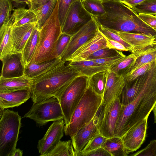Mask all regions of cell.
<instances>
[{"mask_svg":"<svg viewBox=\"0 0 156 156\" xmlns=\"http://www.w3.org/2000/svg\"><path fill=\"white\" fill-rule=\"evenodd\" d=\"M58 9L57 1L51 16L40 29L37 48L30 63H38L58 57L56 45L62 33Z\"/></svg>","mask_w":156,"mask_h":156,"instance_id":"cell-3","label":"cell"},{"mask_svg":"<svg viewBox=\"0 0 156 156\" xmlns=\"http://www.w3.org/2000/svg\"><path fill=\"white\" fill-rule=\"evenodd\" d=\"M152 111L154 113V122L156 124V103L154 106Z\"/></svg>","mask_w":156,"mask_h":156,"instance_id":"cell-51","label":"cell"},{"mask_svg":"<svg viewBox=\"0 0 156 156\" xmlns=\"http://www.w3.org/2000/svg\"><path fill=\"white\" fill-rule=\"evenodd\" d=\"M71 36L65 33H61L57 41L56 50L58 57H60L68 45Z\"/></svg>","mask_w":156,"mask_h":156,"instance_id":"cell-40","label":"cell"},{"mask_svg":"<svg viewBox=\"0 0 156 156\" xmlns=\"http://www.w3.org/2000/svg\"><path fill=\"white\" fill-rule=\"evenodd\" d=\"M126 56L123 53L119 55L104 58L93 60L97 64L107 66L109 68L113 64L118 62Z\"/></svg>","mask_w":156,"mask_h":156,"instance_id":"cell-43","label":"cell"},{"mask_svg":"<svg viewBox=\"0 0 156 156\" xmlns=\"http://www.w3.org/2000/svg\"><path fill=\"white\" fill-rule=\"evenodd\" d=\"M77 0H57L58 3V15L61 28L64 23L70 6Z\"/></svg>","mask_w":156,"mask_h":156,"instance_id":"cell-38","label":"cell"},{"mask_svg":"<svg viewBox=\"0 0 156 156\" xmlns=\"http://www.w3.org/2000/svg\"><path fill=\"white\" fill-rule=\"evenodd\" d=\"M60 57L38 63H30L25 65L24 75L33 80L62 61Z\"/></svg>","mask_w":156,"mask_h":156,"instance_id":"cell-23","label":"cell"},{"mask_svg":"<svg viewBox=\"0 0 156 156\" xmlns=\"http://www.w3.org/2000/svg\"><path fill=\"white\" fill-rule=\"evenodd\" d=\"M89 77H76L62 92L55 97L62 110L65 126L69 124L73 114L89 86Z\"/></svg>","mask_w":156,"mask_h":156,"instance_id":"cell-6","label":"cell"},{"mask_svg":"<svg viewBox=\"0 0 156 156\" xmlns=\"http://www.w3.org/2000/svg\"><path fill=\"white\" fill-rule=\"evenodd\" d=\"M101 147L112 156H127L129 153L125 148L121 138L119 137L107 138Z\"/></svg>","mask_w":156,"mask_h":156,"instance_id":"cell-27","label":"cell"},{"mask_svg":"<svg viewBox=\"0 0 156 156\" xmlns=\"http://www.w3.org/2000/svg\"><path fill=\"white\" fill-rule=\"evenodd\" d=\"M110 30L117 34L124 41L132 47L131 53L156 42V38L151 35Z\"/></svg>","mask_w":156,"mask_h":156,"instance_id":"cell-19","label":"cell"},{"mask_svg":"<svg viewBox=\"0 0 156 156\" xmlns=\"http://www.w3.org/2000/svg\"><path fill=\"white\" fill-rule=\"evenodd\" d=\"M69 61V65L78 72L80 75L89 77L98 72L109 69L107 66L97 64L93 60Z\"/></svg>","mask_w":156,"mask_h":156,"instance_id":"cell-25","label":"cell"},{"mask_svg":"<svg viewBox=\"0 0 156 156\" xmlns=\"http://www.w3.org/2000/svg\"><path fill=\"white\" fill-rule=\"evenodd\" d=\"M85 10L92 16L96 18L101 16L106 13L102 4L103 0H81Z\"/></svg>","mask_w":156,"mask_h":156,"instance_id":"cell-32","label":"cell"},{"mask_svg":"<svg viewBox=\"0 0 156 156\" xmlns=\"http://www.w3.org/2000/svg\"><path fill=\"white\" fill-rule=\"evenodd\" d=\"M99 113V109L92 119L71 138L75 153L82 151L91 140L99 133L98 127Z\"/></svg>","mask_w":156,"mask_h":156,"instance_id":"cell-12","label":"cell"},{"mask_svg":"<svg viewBox=\"0 0 156 156\" xmlns=\"http://www.w3.org/2000/svg\"><path fill=\"white\" fill-rule=\"evenodd\" d=\"M65 125L64 119L54 122L44 136L38 140L37 148L40 156H45L64 136Z\"/></svg>","mask_w":156,"mask_h":156,"instance_id":"cell-11","label":"cell"},{"mask_svg":"<svg viewBox=\"0 0 156 156\" xmlns=\"http://www.w3.org/2000/svg\"><path fill=\"white\" fill-rule=\"evenodd\" d=\"M135 12L156 15V0H145L131 8Z\"/></svg>","mask_w":156,"mask_h":156,"instance_id":"cell-35","label":"cell"},{"mask_svg":"<svg viewBox=\"0 0 156 156\" xmlns=\"http://www.w3.org/2000/svg\"><path fill=\"white\" fill-rule=\"evenodd\" d=\"M109 69L98 72L89 77V85L97 94L103 96Z\"/></svg>","mask_w":156,"mask_h":156,"instance_id":"cell-29","label":"cell"},{"mask_svg":"<svg viewBox=\"0 0 156 156\" xmlns=\"http://www.w3.org/2000/svg\"><path fill=\"white\" fill-rule=\"evenodd\" d=\"M83 7L81 0L71 4L67 11L62 32L73 36L92 19Z\"/></svg>","mask_w":156,"mask_h":156,"instance_id":"cell-8","label":"cell"},{"mask_svg":"<svg viewBox=\"0 0 156 156\" xmlns=\"http://www.w3.org/2000/svg\"><path fill=\"white\" fill-rule=\"evenodd\" d=\"M11 16L13 20V27L37 22L35 14L29 9L24 7H19L14 9Z\"/></svg>","mask_w":156,"mask_h":156,"instance_id":"cell-28","label":"cell"},{"mask_svg":"<svg viewBox=\"0 0 156 156\" xmlns=\"http://www.w3.org/2000/svg\"><path fill=\"white\" fill-rule=\"evenodd\" d=\"M21 118L18 112L9 109L0 111V156H11L16 149Z\"/></svg>","mask_w":156,"mask_h":156,"instance_id":"cell-5","label":"cell"},{"mask_svg":"<svg viewBox=\"0 0 156 156\" xmlns=\"http://www.w3.org/2000/svg\"><path fill=\"white\" fill-rule=\"evenodd\" d=\"M57 0H50L42 6L32 11L36 15L37 27L40 29L53 12Z\"/></svg>","mask_w":156,"mask_h":156,"instance_id":"cell-30","label":"cell"},{"mask_svg":"<svg viewBox=\"0 0 156 156\" xmlns=\"http://www.w3.org/2000/svg\"><path fill=\"white\" fill-rule=\"evenodd\" d=\"M75 156H112L105 149L101 147L85 152L75 153Z\"/></svg>","mask_w":156,"mask_h":156,"instance_id":"cell-44","label":"cell"},{"mask_svg":"<svg viewBox=\"0 0 156 156\" xmlns=\"http://www.w3.org/2000/svg\"><path fill=\"white\" fill-rule=\"evenodd\" d=\"M144 0H124L122 3L131 9Z\"/></svg>","mask_w":156,"mask_h":156,"instance_id":"cell-48","label":"cell"},{"mask_svg":"<svg viewBox=\"0 0 156 156\" xmlns=\"http://www.w3.org/2000/svg\"><path fill=\"white\" fill-rule=\"evenodd\" d=\"M107 139L99 133L91 140L82 151L80 152H85L101 147Z\"/></svg>","mask_w":156,"mask_h":156,"instance_id":"cell-41","label":"cell"},{"mask_svg":"<svg viewBox=\"0 0 156 156\" xmlns=\"http://www.w3.org/2000/svg\"><path fill=\"white\" fill-rule=\"evenodd\" d=\"M28 1L29 2V3L30 4V1L31 0H28Z\"/></svg>","mask_w":156,"mask_h":156,"instance_id":"cell-53","label":"cell"},{"mask_svg":"<svg viewBox=\"0 0 156 156\" xmlns=\"http://www.w3.org/2000/svg\"><path fill=\"white\" fill-rule=\"evenodd\" d=\"M75 153L71 140H60L45 156H75Z\"/></svg>","mask_w":156,"mask_h":156,"instance_id":"cell-31","label":"cell"},{"mask_svg":"<svg viewBox=\"0 0 156 156\" xmlns=\"http://www.w3.org/2000/svg\"><path fill=\"white\" fill-rule=\"evenodd\" d=\"M156 61L142 65L132 73L126 75L124 76L125 80L127 81H131L143 75L151 68Z\"/></svg>","mask_w":156,"mask_h":156,"instance_id":"cell-39","label":"cell"},{"mask_svg":"<svg viewBox=\"0 0 156 156\" xmlns=\"http://www.w3.org/2000/svg\"><path fill=\"white\" fill-rule=\"evenodd\" d=\"M106 47L105 37L98 28L95 35L77 49L67 61H83L95 51Z\"/></svg>","mask_w":156,"mask_h":156,"instance_id":"cell-14","label":"cell"},{"mask_svg":"<svg viewBox=\"0 0 156 156\" xmlns=\"http://www.w3.org/2000/svg\"><path fill=\"white\" fill-rule=\"evenodd\" d=\"M23 118H30L39 126H43L51 121L63 119V116L58 100L53 97L33 103Z\"/></svg>","mask_w":156,"mask_h":156,"instance_id":"cell-7","label":"cell"},{"mask_svg":"<svg viewBox=\"0 0 156 156\" xmlns=\"http://www.w3.org/2000/svg\"><path fill=\"white\" fill-rule=\"evenodd\" d=\"M13 23V20L11 16L7 23L0 27V59L12 52L11 31Z\"/></svg>","mask_w":156,"mask_h":156,"instance_id":"cell-24","label":"cell"},{"mask_svg":"<svg viewBox=\"0 0 156 156\" xmlns=\"http://www.w3.org/2000/svg\"><path fill=\"white\" fill-rule=\"evenodd\" d=\"M40 29L37 26L33 31L22 52L25 65L29 64L34 54L39 38Z\"/></svg>","mask_w":156,"mask_h":156,"instance_id":"cell-26","label":"cell"},{"mask_svg":"<svg viewBox=\"0 0 156 156\" xmlns=\"http://www.w3.org/2000/svg\"><path fill=\"white\" fill-rule=\"evenodd\" d=\"M0 60L2 62L1 76L9 78L24 75L25 65L22 52L12 53Z\"/></svg>","mask_w":156,"mask_h":156,"instance_id":"cell-15","label":"cell"},{"mask_svg":"<svg viewBox=\"0 0 156 156\" xmlns=\"http://www.w3.org/2000/svg\"><path fill=\"white\" fill-rule=\"evenodd\" d=\"M107 0L112 1L120 2H122L124 0Z\"/></svg>","mask_w":156,"mask_h":156,"instance_id":"cell-52","label":"cell"},{"mask_svg":"<svg viewBox=\"0 0 156 156\" xmlns=\"http://www.w3.org/2000/svg\"><path fill=\"white\" fill-rule=\"evenodd\" d=\"M123 53L121 51L107 47L100 49L93 53L84 60H93L106 58L119 55Z\"/></svg>","mask_w":156,"mask_h":156,"instance_id":"cell-34","label":"cell"},{"mask_svg":"<svg viewBox=\"0 0 156 156\" xmlns=\"http://www.w3.org/2000/svg\"><path fill=\"white\" fill-rule=\"evenodd\" d=\"M33 80L26 76L6 78L0 76V93L31 88Z\"/></svg>","mask_w":156,"mask_h":156,"instance_id":"cell-21","label":"cell"},{"mask_svg":"<svg viewBox=\"0 0 156 156\" xmlns=\"http://www.w3.org/2000/svg\"><path fill=\"white\" fill-rule=\"evenodd\" d=\"M130 155L156 156V140H151L145 148Z\"/></svg>","mask_w":156,"mask_h":156,"instance_id":"cell-42","label":"cell"},{"mask_svg":"<svg viewBox=\"0 0 156 156\" xmlns=\"http://www.w3.org/2000/svg\"><path fill=\"white\" fill-rule=\"evenodd\" d=\"M13 9L10 0H0V27L6 25L9 21Z\"/></svg>","mask_w":156,"mask_h":156,"instance_id":"cell-36","label":"cell"},{"mask_svg":"<svg viewBox=\"0 0 156 156\" xmlns=\"http://www.w3.org/2000/svg\"><path fill=\"white\" fill-rule=\"evenodd\" d=\"M156 103V61L143 75L138 95L130 103L122 105L114 137L121 138L137 123L149 116Z\"/></svg>","mask_w":156,"mask_h":156,"instance_id":"cell-1","label":"cell"},{"mask_svg":"<svg viewBox=\"0 0 156 156\" xmlns=\"http://www.w3.org/2000/svg\"><path fill=\"white\" fill-rule=\"evenodd\" d=\"M155 61H156V43L151 48L137 58L127 74L132 73L144 65Z\"/></svg>","mask_w":156,"mask_h":156,"instance_id":"cell-33","label":"cell"},{"mask_svg":"<svg viewBox=\"0 0 156 156\" xmlns=\"http://www.w3.org/2000/svg\"><path fill=\"white\" fill-rule=\"evenodd\" d=\"M143 75L132 81L125 80L124 86L118 98L122 105L130 103L138 95L142 84Z\"/></svg>","mask_w":156,"mask_h":156,"instance_id":"cell-22","label":"cell"},{"mask_svg":"<svg viewBox=\"0 0 156 156\" xmlns=\"http://www.w3.org/2000/svg\"><path fill=\"white\" fill-rule=\"evenodd\" d=\"M12 2H14L16 4L19 5H27L29 6L30 5V3L28 0H10Z\"/></svg>","mask_w":156,"mask_h":156,"instance_id":"cell-49","label":"cell"},{"mask_svg":"<svg viewBox=\"0 0 156 156\" xmlns=\"http://www.w3.org/2000/svg\"><path fill=\"white\" fill-rule=\"evenodd\" d=\"M37 23H29L16 27H12L11 36L12 53L22 52L24 47Z\"/></svg>","mask_w":156,"mask_h":156,"instance_id":"cell-17","label":"cell"},{"mask_svg":"<svg viewBox=\"0 0 156 156\" xmlns=\"http://www.w3.org/2000/svg\"><path fill=\"white\" fill-rule=\"evenodd\" d=\"M103 96L96 94L89 85L75 109L64 133L72 137L94 117L101 106Z\"/></svg>","mask_w":156,"mask_h":156,"instance_id":"cell-4","label":"cell"},{"mask_svg":"<svg viewBox=\"0 0 156 156\" xmlns=\"http://www.w3.org/2000/svg\"><path fill=\"white\" fill-rule=\"evenodd\" d=\"M155 42L125 56L109 68V71L120 76H125L129 72L137 58L151 48Z\"/></svg>","mask_w":156,"mask_h":156,"instance_id":"cell-20","label":"cell"},{"mask_svg":"<svg viewBox=\"0 0 156 156\" xmlns=\"http://www.w3.org/2000/svg\"><path fill=\"white\" fill-rule=\"evenodd\" d=\"M23 152L20 149H16L12 155L11 156H22Z\"/></svg>","mask_w":156,"mask_h":156,"instance_id":"cell-50","label":"cell"},{"mask_svg":"<svg viewBox=\"0 0 156 156\" xmlns=\"http://www.w3.org/2000/svg\"></svg>","mask_w":156,"mask_h":156,"instance_id":"cell-54","label":"cell"},{"mask_svg":"<svg viewBox=\"0 0 156 156\" xmlns=\"http://www.w3.org/2000/svg\"><path fill=\"white\" fill-rule=\"evenodd\" d=\"M98 29V23L92 16L90 21L71 36L68 45L60 57L61 60L67 61L77 49L95 35Z\"/></svg>","mask_w":156,"mask_h":156,"instance_id":"cell-10","label":"cell"},{"mask_svg":"<svg viewBox=\"0 0 156 156\" xmlns=\"http://www.w3.org/2000/svg\"><path fill=\"white\" fill-rule=\"evenodd\" d=\"M99 30L107 38L118 41L122 44L128 51L132 52V47L124 41L119 35L109 29L98 24Z\"/></svg>","mask_w":156,"mask_h":156,"instance_id":"cell-37","label":"cell"},{"mask_svg":"<svg viewBox=\"0 0 156 156\" xmlns=\"http://www.w3.org/2000/svg\"><path fill=\"white\" fill-rule=\"evenodd\" d=\"M122 105L118 98L112 100L102 112L99 110V133L107 138L114 136L115 128Z\"/></svg>","mask_w":156,"mask_h":156,"instance_id":"cell-9","label":"cell"},{"mask_svg":"<svg viewBox=\"0 0 156 156\" xmlns=\"http://www.w3.org/2000/svg\"><path fill=\"white\" fill-rule=\"evenodd\" d=\"M125 83L124 76H118L109 70L100 108L101 112H102L112 100L119 98L124 86Z\"/></svg>","mask_w":156,"mask_h":156,"instance_id":"cell-16","label":"cell"},{"mask_svg":"<svg viewBox=\"0 0 156 156\" xmlns=\"http://www.w3.org/2000/svg\"><path fill=\"white\" fill-rule=\"evenodd\" d=\"M105 38L107 47L109 48L115 49L120 51H129L121 43L109 39L106 37Z\"/></svg>","mask_w":156,"mask_h":156,"instance_id":"cell-46","label":"cell"},{"mask_svg":"<svg viewBox=\"0 0 156 156\" xmlns=\"http://www.w3.org/2000/svg\"><path fill=\"white\" fill-rule=\"evenodd\" d=\"M69 62L62 61L33 80L31 97L33 103L56 97L80 75Z\"/></svg>","mask_w":156,"mask_h":156,"instance_id":"cell-2","label":"cell"},{"mask_svg":"<svg viewBox=\"0 0 156 156\" xmlns=\"http://www.w3.org/2000/svg\"><path fill=\"white\" fill-rule=\"evenodd\" d=\"M137 16L143 21L156 30V15L139 13Z\"/></svg>","mask_w":156,"mask_h":156,"instance_id":"cell-45","label":"cell"},{"mask_svg":"<svg viewBox=\"0 0 156 156\" xmlns=\"http://www.w3.org/2000/svg\"><path fill=\"white\" fill-rule=\"evenodd\" d=\"M50 0H31L29 9L32 11L45 4Z\"/></svg>","mask_w":156,"mask_h":156,"instance_id":"cell-47","label":"cell"},{"mask_svg":"<svg viewBox=\"0 0 156 156\" xmlns=\"http://www.w3.org/2000/svg\"><path fill=\"white\" fill-rule=\"evenodd\" d=\"M31 97V88L0 93V108L19 106Z\"/></svg>","mask_w":156,"mask_h":156,"instance_id":"cell-18","label":"cell"},{"mask_svg":"<svg viewBox=\"0 0 156 156\" xmlns=\"http://www.w3.org/2000/svg\"><path fill=\"white\" fill-rule=\"evenodd\" d=\"M148 117L147 116L137 123L121 137L125 148L129 153L139 148L144 142Z\"/></svg>","mask_w":156,"mask_h":156,"instance_id":"cell-13","label":"cell"}]
</instances>
